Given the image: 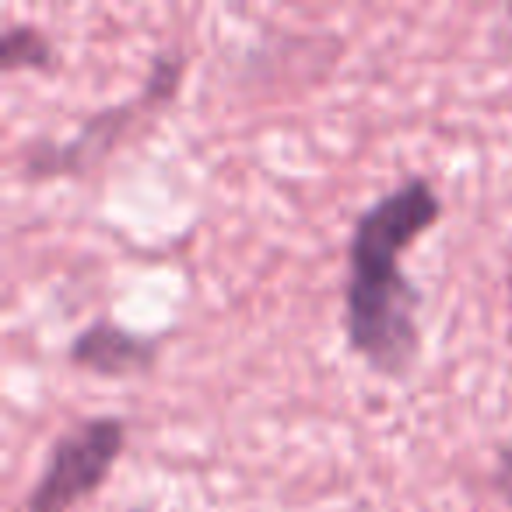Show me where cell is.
I'll return each instance as SVG.
<instances>
[{"label": "cell", "instance_id": "6da1fadb", "mask_svg": "<svg viewBox=\"0 0 512 512\" xmlns=\"http://www.w3.org/2000/svg\"><path fill=\"white\" fill-rule=\"evenodd\" d=\"M442 200L425 176H411L369 204L348 242L344 337L348 348L386 379H404L421 355V292L400 267L411 242L432 232Z\"/></svg>", "mask_w": 512, "mask_h": 512}, {"label": "cell", "instance_id": "7a4b0ae2", "mask_svg": "<svg viewBox=\"0 0 512 512\" xmlns=\"http://www.w3.org/2000/svg\"><path fill=\"white\" fill-rule=\"evenodd\" d=\"M183 71H186V60L179 50L158 53L148 67L144 88L134 95V99L88 116L64 144H36L32 155H25V176L29 179L81 176V172H88L92 165L106 162L109 151L134 130V123L141 120L148 109H158V106H165V102L176 99Z\"/></svg>", "mask_w": 512, "mask_h": 512}, {"label": "cell", "instance_id": "3957f363", "mask_svg": "<svg viewBox=\"0 0 512 512\" xmlns=\"http://www.w3.org/2000/svg\"><path fill=\"white\" fill-rule=\"evenodd\" d=\"M127 449V421L116 414L74 421L53 439L36 484L25 495V512H74L109 481Z\"/></svg>", "mask_w": 512, "mask_h": 512}, {"label": "cell", "instance_id": "277c9868", "mask_svg": "<svg viewBox=\"0 0 512 512\" xmlns=\"http://www.w3.org/2000/svg\"><path fill=\"white\" fill-rule=\"evenodd\" d=\"M78 369H88L95 376L106 379H130L151 372L158 362V341L155 337H141L134 330L120 327L113 320H95L81 330L67 348Z\"/></svg>", "mask_w": 512, "mask_h": 512}, {"label": "cell", "instance_id": "5b68a950", "mask_svg": "<svg viewBox=\"0 0 512 512\" xmlns=\"http://www.w3.org/2000/svg\"><path fill=\"white\" fill-rule=\"evenodd\" d=\"M57 64V50L53 39L46 36L39 25L15 22L0 32V71H53Z\"/></svg>", "mask_w": 512, "mask_h": 512}, {"label": "cell", "instance_id": "8992f818", "mask_svg": "<svg viewBox=\"0 0 512 512\" xmlns=\"http://www.w3.org/2000/svg\"><path fill=\"white\" fill-rule=\"evenodd\" d=\"M495 484L505 498L512 502V446L498 449V467H495Z\"/></svg>", "mask_w": 512, "mask_h": 512}, {"label": "cell", "instance_id": "52a82bcc", "mask_svg": "<svg viewBox=\"0 0 512 512\" xmlns=\"http://www.w3.org/2000/svg\"><path fill=\"white\" fill-rule=\"evenodd\" d=\"M509 299H512V278H509Z\"/></svg>", "mask_w": 512, "mask_h": 512}]
</instances>
